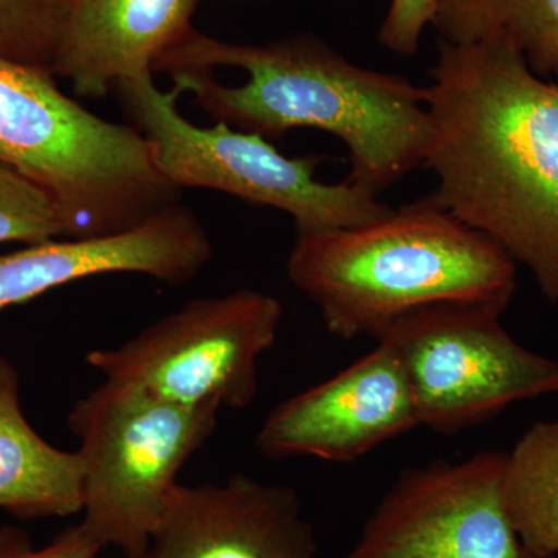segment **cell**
I'll list each match as a JSON object with an SVG mask.
<instances>
[{
	"label": "cell",
	"mask_w": 558,
	"mask_h": 558,
	"mask_svg": "<svg viewBox=\"0 0 558 558\" xmlns=\"http://www.w3.org/2000/svg\"><path fill=\"white\" fill-rule=\"evenodd\" d=\"M275 296L241 289L191 300L120 347L95 349L87 365L105 380L189 409L244 410L258 395V362L282 322Z\"/></svg>",
	"instance_id": "cell-7"
},
{
	"label": "cell",
	"mask_w": 558,
	"mask_h": 558,
	"mask_svg": "<svg viewBox=\"0 0 558 558\" xmlns=\"http://www.w3.org/2000/svg\"><path fill=\"white\" fill-rule=\"evenodd\" d=\"M218 414L112 380L81 398L68 424L80 440L81 524L92 537L138 557L180 470L211 438Z\"/></svg>",
	"instance_id": "cell-5"
},
{
	"label": "cell",
	"mask_w": 558,
	"mask_h": 558,
	"mask_svg": "<svg viewBox=\"0 0 558 558\" xmlns=\"http://www.w3.org/2000/svg\"><path fill=\"white\" fill-rule=\"evenodd\" d=\"M553 69H556L558 72V58H557L556 62H554Z\"/></svg>",
	"instance_id": "cell-21"
},
{
	"label": "cell",
	"mask_w": 558,
	"mask_h": 558,
	"mask_svg": "<svg viewBox=\"0 0 558 558\" xmlns=\"http://www.w3.org/2000/svg\"><path fill=\"white\" fill-rule=\"evenodd\" d=\"M425 92L433 199L558 300V84L492 39L440 44Z\"/></svg>",
	"instance_id": "cell-1"
},
{
	"label": "cell",
	"mask_w": 558,
	"mask_h": 558,
	"mask_svg": "<svg viewBox=\"0 0 558 558\" xmlns=\"http://www.w3.org/2000/svg\"><path fill=\"white\" fill-rule=\"evenodd\" d=\"M135 558H323L299 494L234 475L172 488Z\"/></svg>",
	"instance_id": "cell-11"
},
{
	"label": "cell",
	"mask_w": 558,
	"mask_h": 558,
	"mask_svg": "<svg viewBox=\"0 0 558 558\" xmlns=\"http://www.w3.org/2000/svg\"><path fill=\"white\" fill-rule=\"evenodd\" d=\"M556 558H558V557H556Z\"/></svg>",
	"instance_id": "cell-22"
},
{
	"label": "cell",
	"mask_w": 558,
	"mask_h": 558,
	"mask_svg": "<svg viewBox=\"0 0 558 558\" xmlns=\"http://www.w3.org/2000/svg\"><path fill=\"white\" fill-rule=\"evenodd\" d=\"M68 238L53 199L32 180L0 165V244L33 245Z\"/></svg>",
	"instance_id": "cell-18"
},
{
	"label": "cell",
	"mask_w": 558,
	"mask_h": 558,
	"mask_svg": "<svg viewBox=\"0 0 558 558\" xmlns=\"http://www.w3.org/2000/svg\"><path fill=\"white\" fill-rule=\"evenodd\" d=\"M502 499L524 545L558 557V416L532 425L506 453Z\"/></svg>",
	"instance_id": "cell-15"
},
{
	"label": "cell",
	"mask_w": 558,
	"mask_h": 558,
	"mask_svg": "<svg viewBox=\"0 0 558 558\" xmlns=\"http://www.w3.org/2000/svg\"><path fill=\"white\" fill-rule=\"evenodd\" d=\"M433 25L444 43L509 40L539 68L558 58V0H438Z\"/></svg>",
	"instance_id": "cell-16"
},
{
	"label": "cell",
	"mask_w": 558,
	"mask_h": 558,
	"mask_svg": "<svg viewBox=\"0 0 558 558\" xmlns=\"http://www.w3.org/2000/svg\"><path fill=\"white\" fill-rule=\"evenodd\" d=\"M421 427L413 391L396 352L384 341L336 376L282 400L264 418L263 457L359 461L381 444Z\"/></svg>",
	"instance_id": "cell-10"
},
{
	"label": "cell",
	"mask_w": 558,
	"mask_h": 558,
	"mask_svg": "<svg viewBox=\"0 0 558 558\" xmlns=\"http://www.w3.org/2000/svg\"><path fill=\"white\" fill-rule=\"evenodd\" d=\"M286 270L343 340L376 339L436 304L502 312L517 284L515 260L432 196L359 226L296 231Z\"/></svg>",
	"instance_id": "cell-3"
},
{
	"label": "cell",
	"mask_w": 558,
	"mask_h": 558,
	"mask_svg": "<svg viewBox=\"0 0 558 558\" xmlns=\"http://www.w3.org/2000/svg\"><path fill=\"white\" fill-rule=\"evenodd\" d=\"M0 165L49 194L68 240L124 233L178 204L142 132L83 108L49 70L2 57Z\"/></svg>",
	"instance_id": "cell-4"
},
{
	"label": "cell",
	"mask_w": 558,
	"mask_h": 558,
	"mask_svg": "<svg viewBox=\"0 0 558 558\" xmlns=\"http://www.w3.org/2000/svg\"><path fill=\"white\" fill-rule=\"evenodd\" d=\"M154 165L174 189L220 191L288 213L296 231L343 229L387 215L377 194L344 180L315 179L318 157H288L270 140L226 123L199 128L180 113L182 92L161 90L150 75L113 89Z\"/></svg>",
	"instance_id": "cell-6"
},
{
	"label": "cell",
	"mask_w": 558,
	"mask_h": 558,
	"mask_svg": "<svg viewBox=\"0 0 558 558\" xmlns=\"http://www.w3.org/2000/svg\"><path fill=\"white\" fill-rule=\"evenodd\" d=\"M213 258L207 230L175 204L124 233L47 241L0 255V310L27 303L78 279L140 274L168 286L196 278Z\"/></svg>",
	"instance_id": "cell-12"
},
{
	"label": "cell",
	"mask_w": 558,
	"mask_h": 558,
	"mask_svg": "<svg viewBox=\"0 0 558 558\" xmlns=\"http://www.w3.org/2000/svg\"><path fill=\"white\" fill-rule=\"evenodd\" d=\"M102 549L81 523L62 531L44 548H33L21 529H0V558H100Z\"/></svg>",
	"instance_id": "cell-19"
},
{
	"label": "cell",
	"mask_w": 558,
	"mask_h": 558,
	"mask_svg": "<svg viewBox=\"0 0 558 558\" xmlns=\"http://www.w3.org/2000/svg\"><path fill=\"white\" fill-rule=\"evenodd\" d=\"M156 70L216 123L269 140L296 128L340 138L347 180L377 196L424 165L432 131L425 87L352 64L311 36L253 46L191 27Z\"/></svg>",
	"instance_id": "cell-2"
},
{
	"label": "cell",
	"mask_w": 558,
	"mask_h": 558,
	"mask_svg": "<svg viewBox=\"0 0 558 558\" xmlns=\"http://www.w3.org/2000/svg\"><path fill=\"white\" fill-rule=\"evenodd\" d=\"M436 7L438 0H391L380 43L395 53H416L425 28L435 20Z\"/></svg>",
	"instance_id": "cell-20"
},
{
	"label": "cell",
	"mask_w": 558,
	"mask_h": 558,
	"mask_svg": "<svg viewBox=\"0 0 558 558\" xmlns=\"http://www.w3.org/2000/svg\"><path fill=\"white\" fill-rule=\"evenodd\" d=\"M81 461L40 438L21 407L20 373L0 355V509L22 520L81 512Z\"/></svg>",
	"instance_id": "cell-14"
},
{
	"label": "cell",
	"mask_w": 558,
	"mask_h": 558,
	"mask_svg": "<svg viewBox=\"0 0 558 558\" xmlns=\"http://www.w3.org/2000/svg\"><path fill=\"white\" fill-rule=\"evenodd\" d=\"M505 458L480 451L403 470L341 558H545L506 510Z\"/></svg>",
	"instance_id": "cell-9"
},
{
	"label": "cell",
	"mask_w": 558,
	"mask_h": 558,
	"mask_svg": "<svg viewBox=\"0 0 558 558\" xmlns=\"http://www.w3.org/2000/svg\"><path fill=\"white\" fill-rule=\"evenodd\" d=\"M69 3L0 0V57L51 72Z\"/></svg>",
	"instance_id": "cell-17"
},
{
	"label": "cell",
	"mask_w": 558,
	"mask_h": 558,
	"mask_svg": "<svg viewBox=\"0 0 558 558\" xmlns=\"http://www.w3.org/2000/svg\"><path fill=\"white\" fill-rule=\"evenodd\" d=\"M199 0H70L53 75L101 100L154 64L191 28Z\"/></svg>",
	"instance_id": "cell-13"
},
{
	"label": "cell",
	"mask_w": 558,
	"mask_h": 558,
	"mask_svg": "<svg viewBox=\"0 0 558 558\" xmlns=\"http://www.w3.org/2000/svg\"><path fill=\"white\" fill-rule=\"evenodd\" d=\"M502 312L436 304L396 319L376 341L405 371L421 427L457 435L513 403L558 392V360L524 348L499 323Z\"/></svg>",
	"instance_id": "cell-8"
}]
</instances>
